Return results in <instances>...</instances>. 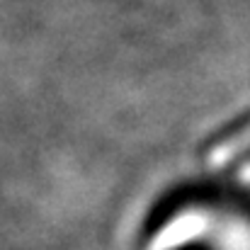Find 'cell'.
Instances as JSON below:
<instances>
[{
	"mask_svg": "<svg viewBox=\"0 0 250 250\" xmlns=\"http://www.w3.org/2000/svg\"><path fill=\"white\" fill-rule=\"evenodd\" d=\"M207 238L214 250H250V219L243 214H219Z\"/></svg>",
	"mask_w": 250,
	"mask_h": 250,
	"instance_id": "7a4b0ae2",
	"label": "cell"
},
{
	"mask_svg": "<svg viewBox=\"0 0 250 250\" xmlns=\"http://www.w3.org/2000/svg\"><path fill=\"white\" fill-rule=\"evenodd\" d=\"M241 180H243L246 185H250V163H246V166L241 167Z\"/></svg>",
	"mask_w": 250,
	"mask_h": 250,
	"instance_id": "3957f363",
	"label": "cell"
},
{
	"mask_svg": "<svg viewBox=\"0 0 250 250\" xmlns=\"http://www.w3.org/2000/svg\"><path fill=\"white\" fill-rule=\"evenodd\" d=\"M214 214L204 209H182L172 214L166 224L151 236L146 250H182L185 246L194 243L197 238H207L211 231Z\"/></svg>",
	"mask_w": 250,
	"mask_h": 250,
	"instance_id": "6da1fadb",
	"label": "cell"
}]
</instances>
